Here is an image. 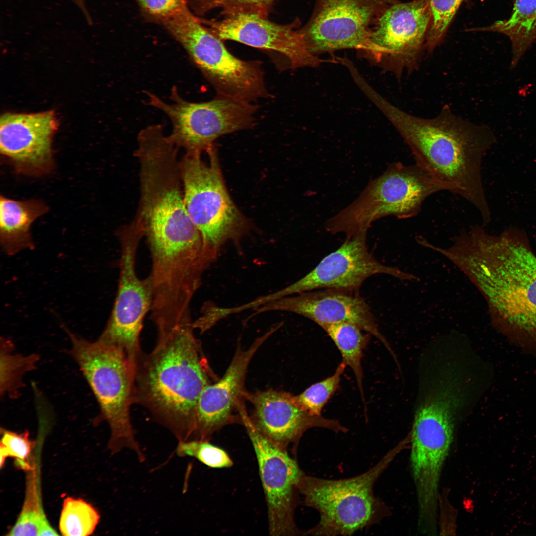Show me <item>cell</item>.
I'll return each mask as SVG.
<instances>
[{"instance_id": "1", "label": "cell", "mask_w": 536, "mask_h": 536, "mask_svg": "<svg viewBox=\"0 0 536 536\" xmlns=\"http://www.w3.org/2000/svg\"><path fill=\"white\" fill-rule=\"evenodd\" d=\"M368 99L385 115L410 148L416 164L436 179L455 187V194L478 211L482 225L491 221L482 178V164L496 142L491 130L454 114L448 106L431 118L395 106L376 90Z\"/></svg>"}, {"instance_id": "2", "label": "cell", "mask_w": 536, "mask_h": 536, "mask_svg": "<svg viewBox=\"0 0 536 536\" xmlns=\"http://www.w3.org/2000/svg\"><path fill=\"white\" fill-rule=\"evenodd\" d=\"M484 227L471 229L463 248L470 255L461 254L458 267L484 295L498 327L536 340V255L519 229L495 236Z\"/></svg>"}, {"instance_id": "3", "label": "cell", "mask_w": 536, "mask_h": 536, "mask_svg": "<svg viewBox=\"0 0 536 536\" xmlns=\"http://www.w3.org/2000/svg\"><path fill=\"white\" fill-rule=\"evenodd\" d=\"M193 322L157 331L156 345L135 366L134 403L145 407L178 441L190 440L196 405L213 378Z\"/></svg>"}, {"instance_id": "4", "label": "cell", "mask_w": 536, "mask_h": 536, "mask_svg": "<svg viewBox=\"0 0 536 536\" xmlns=\"http://www.w3.org/2000/svg\"><path fill=\"white\" fill-rule=\"evenodd\" d=\"M63 328L71 342L70 354L95 395L101 417L110 427L109 448L113 453L129 448L143 461L145 456L130 419L136 363L117 346L99 339L88 341L65 326Z\"/></svg>"}, {"instance_id": "5", "label": "cell", "mask_w": 536, "mask_h": 536, "mask_svg": "<svg viewBox=\"0 0 536 536\" xmlns=\"http://www.w3.org/2000/svg\"><path fill=\"white\" fill-rule=\"evenodd\" d=\"M409 443L405 438L366 472L344 479L327 480L305 475L298 484L304 504L316 509L320 519L305 535H350L381 520L389 512L374 495L378 478L395 456Z\"/></svg>"}, {"instance_id": "6", "label": "cell", "mask_w": 536, "mask_h": 536, "mask_svg": "<svg viewBox=\"0 0 536 536\" xmlns=\"http://www.w3.org/2000/svg\"><path fill=\"white\" fill-rule=\"evenodd\" d=\"M442 191L455 194L456 189L416 163H392L368 183L352 203L329 218L326 229L331 233H343L350 237L367 231L373 222L385 217L412 218L419 214L428 197Z\"/></svg>"}, {"instance_id": "7", "label": "cell", "mask_w": 536, "mask_h": 536, "mask_svg": "<svg viewBox=\"0 0 536 536\" xmlns=\"http://www.w3.org/2000/svg\"><path fill=\"white\" fill-rule=\"evenodd\" d=\"M201 154L185 153L180 160L184 203L206 248L217 259L222 247L238 243L251 224L231 198L223 178L214 146Z\"/></svg>"}, {"instance_id": "8", "label": "cell", "mask_w": 536, "mask_h": 536, "mask_svg": "<svg viewBox=\"0 0 536 536\" xmlns=\"http://www.w3.org/2000/svg\"><path fill=\"white\" fill-rule=\"evenodd\" d=\"M167 30L217 96L246 103L268 96L261 64L234 56L190 11L171 21Z\"/></svg>"}, {"instance_id": "9", "label": "cell", "mask_w": 536, "mask_h": 536, "mask_svg": "<svg viewBox=\"0 0 536 536\" xmlns=\"http://www.w3.org/2000/svg\"><path fill=\"white\" fill-rule=\"evenodd\" d=\"M148 104L163 112L170 120L168 136L185 153L201 154L214 146L219 137L250 128L254 124L256 107L251 103L217 96L211 100L194 102L184 99L173 87L170 102L146 91Z\"/></svg>"}, {"instance_id": "10", "label": "cell", "mask_w": 536, "mask_h": 536, "mask_svg": "<svg viewBox=\"0 0 536 536\" xmlns=\"http://www.w3.org/2000/svg\"><path fill=\"white\" fill-rule=\"evenodd\" d=\"M120 245L117 292L107 324L99 340L117 346L136 362L142 351L140 335L146 314L150 311L153 287L149 276L143 279L136 270L137 252L144 231L134 218L117 233Z\"/></svg>"}, {"instance_id": "11", "label": "cell", "mask_w": 536, "mask_h": 536, "mask_svg": "<svg viewBox=\"0 0 536 536\" xmlns=\"http://www.w3.org/2000/svg\"><path fill=\"white\" fill-rule=\"evenodd\" d=\"M431 17L430 0L396 1L377 19L363 53L397 77L413 71L426 50Z\"/></svg>"}, {"instance_id": "12", "label": "cell", "mask_w": 536, "mask_h": 536, "mask_svg": "<svg viewBox=\"0 0 536 536\" xmlns=\"http://www.w3.org/2000/svg\"><path fill=\"white\" fill-rule=\"evenodd\" d=\"M398 0H316L299 31L313 55L367 47L371 29L383 10Z\"/></svg>"}, {"instance_id": "13", "label": "cell", "mask_w": 536, "mask_h": 536, "mask_svg": "<svg viewBox=\"0 0 536 536\" xmlns=\"http://www.w3.org/2000/svg\"><path fill=\"white\" fill-rule=\"evenodd\" d=\"M240 415L256 456L267 503L269 534L304 535L297 527L294 515L299 493L298 484L304 473L288 450L276 445L256 430L245 410Z\"/></svg>"}, {"instance_id": "14", "label": "cell", "mask_w": 536, "mask_h": 536, "mask_svg": "<svg viewBox=\"0 0 536 536\" xmlns=\"http://www.w3.org/2000/svg\"><path fill=\"white\" fill-rule=\"evenodd\" d=\"M367 232L346 238L338 248L324 257L306 275L280 290L266 295V300L272 302L320 289L357 292L366 279L378 274H388L401 280L418 279L412 274L378 261L368 250Z\"/></svg>"}, {"instance_id": "15", "label": "cell", "mask_w": 536, "mask_h": 536, "mask_svg": "<svg viewBox=\"0 0 536 536\" xmlns=\"http://www.w3.org/2000/svg\"><path fill=\"white\" fill-rule=\"evenodd\" d=\"M58 125L55 113H5L0 119V151L17 173L41 177L54 168L52 139Z\"/></svg>"}, {"instance_id": "16", "label": "cell", "mask_w": 536, "mask_h": 536, "mask_svg": "<svg viewBox=\"0 0 536 536\" xmlns=\"http://www.w3.org/2000/svg\"><path fill=\"white\" fill-rule=\"evenodd\" d=\"M201 22L221 40H233L259 49L278 52L289 60L292 68L315 67L324 61L308 50L297 29L299 20L288 24H279L268 18L237 13L224 16L221 19H205Z\"/></svg>"}, {"instance_id": "17", "label": "cell", "mask_w": 536, "mask_h": 536, "mask_svg": "<svg viewBox=\"0 0 536 536\" xmlns=\"http://www.w3.org/2000/svg\"><path fill=\"white\" fill-rule=\"evenodd\" d=\"M281 326L278 323L271 327L247 349L238 347L223 376L203 389L197 402L191 440L209 441L215 432L237 421L233 413L244 406L249 364L260 346Z\"/></svg>"}, {"instance_id": "18", "label": "cell", "mask_w": 536, "mask_h": 536, "mask_svg": "<svg viewBox=\"0 0 536 536\" xmlns=\"http://www.w3.org/2000/svg\"><path fill=\"white\" fill-rule=\"evenodd\" d=\"M253 311L249 318L271 311L294 313L312 320L321 328L340 322L355 324L378 339L397 360L369 306L357 292L332 289L307 291L270 302Z\"/></svg>"}, {"instance_id": "19", "label": "cell", "mask_w": 536, "mask_h": 536, "mask_svg": "<svg viewBox=\"0 0 536 536\" xmlns=\"http://www.w3.org/2000/svg\"><path fill=\"white\" fill-rule=\"evenodd\" d=\"M245 398L253 406L249 418L254 427L273 443L287 450L290 446L296 450L303 434L312 428H323L336 433L348 430L336 420L308 412L289 393L268 389L246 392Z\"/></svg>"}, {"instance_id": "20", "label": "cell", "mask_w": 536, "mask_h": 536, "mask_svg": "<svg viewBox=\"0 0 536 536\" xmlns=\"http://www.w3.org/2000/svg\"><path fill=\"white\" fill-rule=\"evenodd\" d=\"M48 210V206L41 200L18 201L1 195L0 241L3 251L13 255L26 249H33L31 226Z\"/></svg>"}, {"instance_id": "21", "label": "cell", "mask_w": 536, "mask_h": 536, "mask_svg": "<svg viewBox=\"0 0 536 536\" xmlns=\"http://www.w3.org/2000/svg\"><path fill=\"white\" fill-rule=\"evenodd\" d=\"M513 3L508 18L469 31L495 32L508 37L515 64L536 40V0H513Z\"/></svg>"}, {"instance_id": "22", "label": "cell", "mask_w": 536, "mask_h": 536, "mask_svg": "<svg viewBox=\"0 0 536 536\" xmlns=\"http://www.w3.org/2000/svg\"><path fill=\"white\" fill-rule=\"evenodd\" d=\"M335 344L342 357V361L352 370L365 404L362 367L363 351L369 341V335L365 334L360 327L349 322H340L326 325L322 328Z\"/></svg>"}, {"instance_id": "23", "label": "cell", "mask_w": 536, "mask_h": 536, "mask_svg": "<svg viewBox=\"0 0 536 536\" xmlns=\"http://www.w3.org/2000/svg\"><path fill=\"white\" fill-rule=\"evenodd\" d=\"M11 341L1 338L0 380L1 397H16L24 386L23 377L36 368L39 356L35 354L23 355L14 352Z\"/></svg>"}, {"instance_id": "24", "label": "cell", "mask_w": 536, "mask_h": 536, "mask_svg": "<svg viewBox=\"0 0 536 536\" xmlns=\"http://www.w3.org/2000/svg\"><path fill=\"white\" fill-rule=\"evenodd\" d=\"M8 536L59 535L49 523L43 510L36 481L28 479L26 497L20 515Z\"/></svg>"}, {"instance_id": "25", "label": "cell", "mask_w": 536, "mask_h": 536, "mask_svg": "<svg viewBox=\"0 0 536 536\" xmlns=\"http://www.w3.org/2000/svg\"><path fill=\"white\" fill-rule=\"evenodd\" d=\"M100 518L92 505L82 499L68 497L63 501L59 529L64 536H88L94 532Z\"/></svg>"}, {"instance_id": "26", "label": "cell", "mask_w": 536, "mask_h": 536, "mask_svg": "<svg viewBox=\"0 0 536 536\" xmlns=\"http://www.w3.org/2000/svg\"><path fill=\"white\" fill-rule=\"evenodd\" d=\"M346 366L342 361L331 376L311 385L300 394L294 395L297 404L312 415H321L324 407L337 390Z\"/></svg>"}, {"instance_id": "27", "label": "cell", "mask_w": 536, "mask_h": 536, "mask_svg": "<svg viewBox=\"0 0 536 536\" xmlns=\"http://www.w3.org/2000/svg\"><path fill=\"white\" fill-rule=\"evenodd\" d=\"M464 0H430L431 21L426 50L432 53L444 40L448 28Z\"/></svg>"}, {"instance_id": "28", "label": "cell", "mask_w": 536, "mask_h": 536, "mask_svg": "<svg viewBox=\"0 0 536 536\" xmlns=\"http://www.w3.org/2000/svg\"><path fill=\"white\" fill-rule=\"evenodd\" d=\"M275 0H199L194 3L198 13L203 14L214 9L225 15L244 13L268 18Z\"/></svg>"}, {"instance_id": "29", "label": "cell", "mask_w": 536, "mask_h": 536, "mask_svg": "<svg viewBox=\"0 0 536 536\" xmlns=\"http://www.w3.org/2000/svg\"><path fill=\"white\" fill-rule=\"evenodd\" d=\"M176 452L180 457L195 458L202 464L213 468H229L233 462L223 449L209 441L193 440L180 441Z\"/></svg>"}, {"instance_id": "30", "label": "cell", "mask_w": 536, "mask_h": 536, "mask_svg": "<svg viewBox=\"0 0 536 536\" xmlns=\"http://www.w3.org/2000/svg\"><path fill=\"white\" fill-rule=\"evenodd\" d=\"M1 430L0 468L3 466L6 458L11 457L15 459L17 465L20 469L25 470H31L30 458L33 443L29 438L28 431L17 433L2 429Z\"/></svg>"}, {"instance_id": "31", "label": "cell", "mask_w": 536, "mask_h": 536, "mask_svg": "<svg viewBox=\"0 0 536 536\" xmlns=\"http://www.w3.org/2000/svg\"><path fill=\"white\" fill-rule=\"evenodd\" d=\"M148 20L163 24L188 8L187 0H136Z\"/></svg>"}]
</instances>
